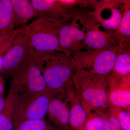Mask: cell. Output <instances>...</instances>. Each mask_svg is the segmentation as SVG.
Listing matches in <instances>:
<instances>
[{
  "mask_svg": "<svg viewBox=\"0 0 130 130\" xmlns=\"http://www.w3.org/2000/svg\"><path fill=\"white\" fill-rule=\"evenodd\" d=\"M32 58L41 71L49 89L57 93L64 90L76 70L73 58L63 52L34 50Z\"/></svg>",
  "mask_w": 130,
  "mask_h": 130,
  "instance_id": "6da1fadb",
  "label": "cell"
},
{
  "mask_svg": "<svg viewBox=\"0 0 130 130\" xmlns=\"http://www.w3.org/2000/svg\"><path fill=\"white\" fill-rule=\"evenodd\" d=\"M72 80L86 113L108 108V82L106 76L76 69Z\"/></svg>",
  "mask_w": 130,
  "mask_h": 130,
  "instance_id": "7a4b0ae2",
  "label": "cell"
},
{
  "mask_svg": "<svg viewBox=\"0 0 130 130\" xmlns=\"http://www.w3.org/2000/svg\"><path fill=\"white\" fill-rule=\"evenodd\" d=\"M58 93L52 91L18 93L13 108L14 127L25 120L45 119L51 100Z\"/></svg>",
  "mask_w": 130,
  "mask_h": 130,
  "instance_id": "3957f363",
  "label": "cell"
},
{
  "mask_svg": "<svg viewBox=\"0 0 130 130\" xmlns=\"http://www.w3.org/2000/svg\"><path fill=\"white\" fill-rule=\"evenodd\" d=\"M64 24L46 16H39L26 25L33 49L41 52H61L59 43L60 28Z\"/></svg>",
  "mask_w": 130,
  "mask_h": 130,
  "instance_id": "277c9868",
  "label": "cell"
},
{
  "mask_svg": "<svg viewBox=\"0 0 130 130\" xmlns=\"http://www.w3.org/2000/svg\"><path fill=\"white\" fill-rule=\"evenodd\" d=\"M31 47L23 62L13 73L10 86L18 92L39 93L51 91L48 88L40 68L32 58Z\"/></svg>",
  "mask_w": 130,
  "mask_h": 130,
  "instance_id": "5b68a950",
  "label": "cell"
},
{
  "mask_svg": "<svg viewBox=\"0 0 130 130\" xmlns=\"http://www.w3.org/2000/svg\"><path fill=\"white\" fill-rule=\"evenodd\" d=\"M119 49L81 51L73 57L76 69L107 76L112 71Z\"/></svg>",
  "mask_w": 130,
  "mask_h": 130,
  "instance_id": "8992f818",
  "label": "cell"
},
{
  "mask_svg": "<svg viewBox=\"0 0 130 130\" xmlns=\"http://www.w3.org/2000/svg\"><path fill=\"white\" fill-rule=\"evenodd\" d=\"M85 16L84 18L78 16L77 17L86 31L83 48L86 50L119 48L115 36V31L107 32L100 30L99 27L101 25L93 18L89 13L85 14Z\"/></svg>",
  "mask_w": 130,
  "mask_h": 130,
  "instance_id": "52a82bcc",
  "label": "cell"
},
{
  "mask_svg": "<svg viewBox=\"0 0 130 130\" xmlns=\"http://www.w3.org/2000/svg\"><path fill=\"white\" fill-rule=\"evenodd\" d=\"M18 29L11 48L5 55L0 74L11 76L23 62L31 47L29 31L26 26Z\"/></svg>",
  "mask_w": 130,
  "mask_h": 130,
  "instance_id": "ba28073f",
  "label": "cell"
},
{
  "mask_svg": "<svg viewBox=\"0 0 130 130\" xmlns=\"http://www.w3.org/2000/svg\"><path fill=\"white\" fill-rule=\"evenodd\" d=\"M71 23H65L60 28L59 38L61 52L73 58L79 53L84 46L85 32L84 29H79L80 23L74 17Z\"/></svg>",
  "mask_w": 130,
  "mask_h": 130,
  "instance_id": "9c48e42d",
  "label": "cell"
},
{
  "mask_svg": "<svg viewBox=\"0 0 130 130\" xmlns=\"http://www.w3.org/2000/svg\"><path fill=\"white\" fill-rule=\"evenodd\" d=\"M107 78L109 106L118 107L130 112V75L119 76L111 73Z\"/></svg>",
  "mask_w": 130,
  "mask_h": 130,
  "instance_id": "30bf717a",
  "label": "cell"
},
{
  "mask_svg": "<svg viewBox=\"0 0 130 130\" xmlns=\"http://www.w3.org/2000/svg\"><path fill=\"white\" fill-rule=\"evenodd\" d=\"M46 116L57 129L71 130L65 90L57 93L51 100Z\"/></svg>",
  "mask_w": 130,
  "mask_h": 130,
  "instance_id": "8fae6325",
  "label": "cell"
},
{
  "mask_svg": "<svg viewBox=\"0 0 130 130\" xmlns=\"http://www.w3.org/2000/svg\"><path fill=\"white\" fill-rule=\"evenodd\" d=\"M38 16H45L63 24L71 19V8L61 3L59 0H31Z\"/></svg>",
  "mask_w": 130,
  "mask_h": 130,
  "instance_id": "7c38bea8",
  "label": "cell"
},
{
  "mask_svg": "<svg viewBox=\"0 0 130 130\" xmlns=\"http://www.w3.org/2000/svg\"><path fill=\"white\" fill-rule=\"evenodd\" d=\"M65 92L70 113V126L71 130L83 129L86 113L81 105L72 78L65 88Z\"/></svg>",
  "mask_w": 130,
  "mask_h": 130,
  "instance_id": "4fadbf2b",
  "label": "cell"
},
{
  "mask_svg": "<svg viewBox=\"0 0 130 130\" xmlns=\"http://www.w3.org/2000/svg\"><path fill=\"white\" fill-rule=\"evenodd\" d=\"M15 21L16 29L23 27L38 13L29 0H10Z\"/></svg>",
  "mask_w": 130,
  "mask_h": 130,
  "instance_id": "5bb4252c",
  "label": "cell"
},
{
  "mask_svg": "<svg viewBox=\"0 0 130 130\" xmlns=\"http://www.w3.org/2000/svg\"><path fill=\"white\" fill-rule=\"evenodd\" d=\"M18 92L10 86L6 97L5 106L0 113V130H13V108Z\"/></svg>",
  "mask_w": 130,
  "mask_h": 130,
  "instance_id": "9a60e30c",
  "label": "cell"
},
{
  "mask_svg": "<svg viewBox=\"0 0 130 130\" xmlns=\"http://www.w3.org/2000/svg\"><path fill=\"white\" fill-rule=\"evenodd\" d=\"M130 2L125 1L123 16L119 27L115 31L114 35L119 49L130 47Z\"/></svg>",
  "mask_w": 130,
  "mask_h": 130,
  "instance_id": "2e32d148",
  "label": "cell"
},
{
  "mask_svg": "<svg viewBox=\"0 0 130 130\" xmlns=\"http://www.w3.org/2000/svg\"><path fill=\"white\" fill-rule=\"evenodd\" d=\"M108 108L96 109L86 113L83 130H105Z\"/></svg>",
  "mask_w": 130,
  "mask_h": 130,
  "instance_id": "e0dca14e",
  "label": "cell"
},
{
  "mask_svg": "<svg viewBox=\"0 0 130 130\" xmlns=\"http://www.w3.org/2000/svg\"><path fill=\"white\" fill-rule=\"evenodd\" d=\"M15 21L10 0H0V31L14 30Z\"/></svg>",
  "mask_w": 130,
  "mask_h": 130,
  "instance_id": "ac0fdd59",
  "label": "cell"
},
{
  "mask_svg": "<svg viewBox=\"0 0 130 130\" xmlns=\"http://www.w3.org/2000/svg\"><path fill=\"white\" fill-rule=\"evenodd\" d=\"M111 73L119 76L130 75V47L119 49L113 69Z\"/></svg>",
  "mask_w": 130,
  "mask_h": 130,
  "instance_id": "d6986e66",
  "label": "cell"
},
{
  "mask_svg": "<svg viewBox=\"0 0 130 130\" xmlns=\"http://www.w3.org/2000/svg\"><path fill=\"white\" fill-rule=\"evenodd\" d=\"M13 130H53L45 119L25 120L15 126Z\"/></svg>",
  "mask_w": 130,
  "mask_h": 130,
  "instance_id": "ffe728a7",
  "label": "cell"
},
{
  "mask_svg": "<svg viewBox=\"0 0 130 130\" xmlns=\"http://www.w3.org/2000/svg\"><path fill=\"white\" fill-rule=\"evenodd\" d=\"M109 113L118 121L122 130H130V112L118 107L109 106Z\"/></svg>",
  "mask_w": 130,
  "mask_h": 130,
  "instance_id": "44dd1931",
  "label": "cell"
},
{
  "mask_svg": "<svg viewBox=\"0 0 130 130\" xmlns=\"http://www.w3.org/2000/svg\"><path fill=\"white\" fill-rule=\"evenodd\" d=\"M59 1L66 6L71 8L75 5L81 7H91L95 9L98 2L96 1L86 0H59Z\"/></svg>",
  "mask_w": 130,
  "mask_h": 130,
  "instance_id": "7402d4cb",
  "label": "cell"
},
{
  "mask_svg": "<svg viewBox=\"0 0 130 130\" xmlns=\"http://www.w3.org/2000/svg\"><path fill=\"white\" fill-rule=\"evenodd\" d=\"M105 130H122L118 120L109 113L107 119Z\"/></svg>",
  "mask_w": 130,
  "mask_h": 130,
  "instance_id": "603a6c76",
  "label": "cell"
},
{
  "mask_svg": "<svg viewBox=\"0 0 130 130\" xmlns=\"http://www.w3.org/2000/svg\"><path fill=\"white\" fill-rule=\"evenodd\" d=\"M18 29L9 32L0 31V47L6 42L13 38L17 33Z\"/></svg>",
  "mask_w": 130,
  "mask_h": 130,
  "instance_id": "cb8c5ba5",
  "label": "cell"
},
{
  "mask_svg": "<svg viewBox=\"0 0 130 130\" xmlns=\"http://www.w3.org/2000/svg\"><path fill=\"white\" fill-rule=\"evenodd\" d=\"M5 90V82L3 77L0 75V97L4 95Z\"/></svg>",
  "mask_w": 130,
  "mask_h": 130,
  "instance_id": "d4e9b609",
  "label": "cell"
},
{
  "mask_svg": "<svg viewBox=\"0 0 130 130\" xmlns=\"http://www.w3.org/2000/svg\"><path fill=\"white\" fill-rule=\"evenodd\" d=\"M5 102L6 97H5L4 95L0 97V113L5 106Z\"/></svg>",
  "mask_w": 130,
  "mask_h": 130,
  "instance_id": "484cf974",
  "label": "cell"
},
{
  "mask_svg": "<svg viewBox=\"0 0 130 130\" xmlns=\"http://www.w3.org/2000/svg\"><path fill=\"white\" fill-rule=\"evenodd\" d=\"M5 56V55L1 53H0V73L2 69L3 59H4Z\"/></svg>",
  "mask_w": 130,
  "mask_h": 130,
  "instance_id": "4316f807",
  "label": "cell"
},
{
  "mask_svg": "<svg viewBox=\"0 0 130 130\" xmlns=\"http://www.w3.org/2000/svg\"><path fill=\"white\" fill-rule=\"evenodd\" d=\"M53 126V130H58L54 126Z\"/></svg>",
  "mask_w": 130,
  "mask_h": 130,
  "instance_id": "83f0119b",
  "label": "cell"
},
{
  "mask_svg": "<svg viewBox=\"0 0 130 130\" xmlns=\"http://www.w3.org/2000/svg\"><path fill=\"white\" fill-rule=\"evenodd\" d=\"M80 130H83V129H82Z\"/></svg>",
  "mask_w": 130,
  "mask_h": 130,
  "instance_id": "f1b7e54d",
  "label": "cell"
}]
</instances>
